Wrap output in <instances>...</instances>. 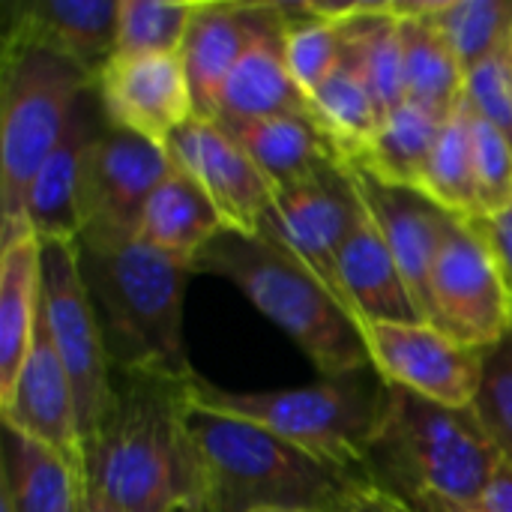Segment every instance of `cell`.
<instances>
[{"mask_svg": "<svg viewBox=\"0 0 512 512\" xmlns=\"http://www.w3.org/2000/svg\"><path fill=\"white\" fill-rule=\"evenodd\" d=\"M195 375L111 369L108 405L84 444L87 492L117 512H204V468L186 423Z\"/></svg>", "mask_w": 512, "mask_h": 512, "instance_id": "obj_1", "label": "cell"}, {"mask_svg": "<svg viewBox=\"0 0 512 512\" xmlns=\"http://www.w3.org/2000/svg\"><path fill=\"white\" fill-rule=\"evenodd\" d=\"M108 366L192 375L183 348V297L192 261L147 243H75Z\"/></svg>", "mask_w": 512, "mask_h": 512, "instance_id": "obj_2", "label": "cell"}, {"mask_svg": "<svg viewBox=\"0 0 512 512\" xmlns=\"http://www.w3.org/2000/svg\"><path fill=\"white\" fill-rule=\"evenodd\" d=\"M186 423L204 468V512H339L360 489L372 486L363 474L324 465L255 423L195 402Z\"/></svg>", "mask_w": 512, "mask_h": 512, "instance_id": "obj_3", "label": "cell"}, {"mask_svg": "<svg viewBox=\"0 0 512 512\" xmlns=\"http://www.w3.org/2000/svg\"><path fill=\"white\" fill-rule=\"evenodd\" d=\"M192 270L234 282L258 312L300 345L321 378L372 366L354 315L303 261L270 237L225 228L192 258Z\"/></svg>", "mask_w": 512, "mask_h": 512, "instance_id": "obj_4", "label": "cell"}, {"mask_svg": "<svg viewBox=\"0 0 512 512\" xmlns=\"http://www.w3.org/2000/svg\"><path fill=\"white\" fill-rule=\"evenodd\" d=\"M501 462L474 408H447L390 384L384 420L366 453V477L393 498L438 492L480 504Z\"/></svg>", "mask_w": 512, "mask_h": 512, "instance_id": "obj_5", "label": "cell"}, {"mask_svg": "<svg viewBox=\"0 0 512 512\" xmlns=\"http://www.w3.org/2000/svg\"><path fill=\"white\" fill-rule=\"evenodd\" d=\"M192 402L255 423L324 465L366 477V453L384 420L390 384L375 366L264 393H231L195 375Z\"/></svg>", "mask_w": 512, "mask_h": 512, "instance_id": "obj_6", "label": "cell"}, {"mask_svg": "<svg viewBox=\"0 0 512 512\" xmlns=\"http://www.w3.org/2000/svg\"><path fill=\"white\" fill-rule=\"evenodd\" d=\"M96 81L75 63L27 45H0V216L21 225L27 192L57 147L78 99Z\"/></svg>", "mask_w": 512, "mask_h": 512, "instance_id": "obj_7", "label": "cell"}, {"mask_svg": "<svg viewBox=\"0 0 512 512\" xmlns=\"http://www.w3.org/2000/svg\"><path fill=\"white\" fill-rule=\"evenodd\" d=\"M429 324L450 339L489 351L512 330L507 276L471 219H453L432 270Z\"/></svg>", "mask_w": 512, "mask_h": 512, "instance_id": "obj_8", "label": "cell"}, {"mask_svg": "<svg viewBox=\"0 0 512 512\" xmlns=\"http://www.w3.org/2000/svg\"><path fill=\"white\" fill-rule=\"evenodd\" d=\"M42 243V240H39ZM42 315L54 348L66 366L75 390L81 444L93 435L111 393V366L102 342L96 312L87 297V285L78 267L75 243L45 240L42 243Z\"/></svg>", "mask_w": 512, "mask_h": 512, "instance_id": "obj_9", "label": "cell"}, {"mask_svg": "<svg viewBox=\"0 0 512 512\" xmlns=\"http://www.w3.org/2000/svg\"><path fill=\"white\" fill-rule=\"evenodd\" d=\"M168 171L165 147L105 120L84 159L81 237L75 243L135 240L144 204Z\"/></svg>", "mask_w": 512, "mask_h": 512, "instance_id": "obj_10", "label": "cell"}, {"mask_svg": "<svg viewBox=\"0 0 512 512\" xmlns=\"http://www.w3.org/2000/svg\"><path fill=\"white\" fill-rule=\"evenodd\" d=\"M363 213L366 204L357 192L354 174L348 162H339L291 189L276 192L270 210L261 219L258 234L285 246L342 303L339 255Z\"/></svg>", "mask_w": 512, "mask_h": 512, "instance_id": "obj_11", "label": "cell"}, {"mask_svg": "<svg viewBox=\"0 0 512 512\" xmlns=\"http://www.w3.org/2000/svg\"><path fill=\"white\" fill-rule=\"evenodd\" d=\"M363 339L378 375L402 390L447 408H474L486 351L468 348L438 327L420 324H363Z\"/></svg>", "mask_w": 512, "mask_h": 512, "instance_id": "obj_12", "label": "cell"}, {"mask_svg": "<svg viewBox=\"0 0 512 512\" xmlns=\"http://www.w3.org/2000/svg\"><path fill=\"white\" fill-rule=\"evenodd\" d=\"M165 153L174 168L189 174L207 192L225 228L258 234L276 189L216 120L195 114L168 138Z\"/></svg>", "mask_w": 512, "mask_h": 512, "instance_id": "obj_13", "label": "cell"}, {"mask_svg": "<svg viewBox=\"0 0 512 512\" xmlns=\"http://www.w3.org/2000/svg\"><path fill=\"white\" fill-rule=\"evenodd\" d=\"M105 120L159 147L195 117V102L180 54L111 57L96 78Z\"/></svg>", "mask_w": 512, "mask_h": 512, "instance_id": "obj_14", "label": "cell"}, {"mask_svg": "<svg viewBox=\"0 0 512 512\" xmlns=\"http://www.w3.org/2000/svg\"><path fill=\"white\" fill-rule=\"evenodd\" d=\"M0 414H3V426L18 429L21 435L45 444L48 450L60 453L66 462L84 471V444H81L75 390L48 333L42 315V294H39V315H36L30 351L9 393L0 396Z\"/></svg>", "mask_w": 512, "mask_h": 512, "instance_id": "obj_15", "label": "cell"}, {"mask_svg": "<svg viewBox=\"0 0 512 512\" xmlns=\"http://www.w3.org/2000/svg\"><path fill=\"white\" fill-rule=\"evenodd\" d=\"M357 192L372 216V222L378 225V231L384 234L402 276L405 285L423 315V321L429 324L432 315V270L438 264V255L444 249L447 231L453 225V213H447L441 204H435L426 192L411 189V186H396V183H384L375 174L351 165Z\"/></svg>", "mask_w": 512, "mask_h": 512, "instance_id": "obj_16", "label": "cell"}, {"mask_svg": "<svg viewBox=\"0 0 512 512\" xmlns=\"http://www.w3.org/2000/svg\"><path fill=\"white\" fill-rule=\"evenodd\" d=\"M120 0H9L3 42L51 51L93 81L117 45Z\"/></svg>", "mask_w": 512, "mask_h": 512, "instance_id": "obj_17", "label": "cell"}, {"mask_svg": "<svg viewBox=\"0 0 512 512\" xmlns=\"http://www.w3.org/2000/svg\"><path fill=\"white\" fill-rule=\"evenodd\" d=\"M264 117H315L309 93L297 84L288 54H285V12L282 3L273 6L270 21L255 33L243 57L228 72L219 105L216 123H243V120H264Z\"/></svg>", "mask_w": 512, "mask_h": 512, "instance_id": "obj_18", "label": "cell"}, {"mask_svg": "<svg viewBox=\"0 0 512 512\" xmlns=\"http://www.w3.org/2000/svg\"><path fill=\"white\" fill-rule=\"evenodd\" d=\"M105 123V111L96 96V84L78 99L66 132L60 135L51 156L42 162L30 192L24 219L33 234L45 240L75 243L81 237V177L84 159Z\"/></svg>", "mask_w": 512, "mask_h": 512, "instance_id": "obj_19", "label": "cell"}, {"mask_svg": "<svg viewBox=\"0 0 512 512\" xmlns=\"http://www.w3.org/2000/svg\"><path fill=\"white\" fill-rule=\"evenodd\" d=\"M276 3L198 0L180 45V60L189 78L195 114L213 120L222 84L243 57L255 33L270 21Z\"/></svg>", "mask_w": 512, "mask_h": 512, "instance_id": "obj_20", "label": "cell"}, {"mask_svg": "<svg viewBox=\"0 0 512 512\" xmlns=\"http://www.w3.org/2000/svg\"><path fill=\"white\" fill-rule=\"evenodd\" d=\"M339 294L357 324H420L423 315L405 276L372 222L369 210L354 225L339 255Z\"/></svg>", "mask_w": 512, "mask_h": 512, "instance_id": "obj_21", "label": "cell"}, {"mask_svg": "<svg viewBox=\"0 0 512 512\" xmlns=\"http://www.w3.org/2000/svg\"><path fill=\"white\" fill-rule=\"evenodd\" d=\"M222 129L246 150L276 192L291 189L330 165L348 162L333 135L312 117H264L228 123Z\"/></svg>", "mask_w": 512, "mask_h": 512, "instance_id": "obj_22", "label": "cell"}, {"mask_svg": "<svg viewBox=\"0 0 512 512\" xmlns=\"http://www.w3.org/2000/svg\"><path fill=\"white\" fill-rule=\"evenodd\" d=\"M0 396L9 393L36 330L42 243L27 222L0 228Z\"/></svg>", "mask_w": 512, "mask_h": 512, "instance_id": "obj_23", "label": "cell"}, {"mask_svg": "<svg viewBox=\"0 0 512 512\" xmlns=\"http://www.w3.org/2000/svg\"><path fill=\"white\" fill-rule=\"evenodd\" d=\"M0 501L12 512H84V471L18 429L3 426Z\"/></svg>", "mask_w": 512, "mask_h": 512, "instance_id": "obj_24", "label": "cell"}, {"mask_svg": "<svg viewBox=\"0 0 512 512\" xmlns=\"http://www.w3.org/2000/svg\"><path fill=\"white\" fill-rule=\"evenodd\" d=\"M219 231H225V222L216 204L189 174L171 165L168 177L147 198L135 237L153 249L192 261Z\"/></svg>", "mask_w": 512, "mask_h": 512, "instance_id": "obj_25", "label": "cell"}, {"mask_svg": "<svg viewBox=\"0 0 512 512\" xmlns=\"http://www.w3.org/2000/svg\"><path fill=\"white\" fill-rule=\"evenodd\" d=\"M444 123L447 117L417 102H405L402 108H396L381 120L372 141L348 162L375 174L384 183L420 189Z\"/></svg>", "mask_w": 512, "mask_h": 512, "instance_id": "obj_26", "label": "cell"}, {"mask_svg": "<svg viewBox=\"0 0 512 512\" xmlns=\"http://www.w3.org/2000/svg\"><path fill=\"white\" fill-rule=\"evenodd\" d=\"M399 18H426L465 69L489 60L512 33V0H393Z\"/></svg>", "mask_w": 512, "mask_h": 512, "instance_id": "obj_27", "label": "cell"}, {"mask_svg": "<svg viewBox=\"0 0 512 512\" xmlns=\"http://www.w3.org/2000/svg\"><path fill=\"white\" fill-rule=\"evenodd\" d=\"M405 93L441 117H450L465 99V69L447 39L426 18H402Z\"/></svg>", "mask_w": 512, "mask_h": 512, "instance_id": "obj_28", "label": "cell"}, {"mask_svg": "<svg viewBox=\"0 0 512 512\" xmlns=\"http://www.w3.org/2000/svg\"><path fill=\"white\" fill-rule=\"evenodd\" d=\"M420 192H426L435 204H441L447 213L459 219H480L474 144H471V108L465 99L441 129Z\"/></svg>", "mask_w": 512, "mask_h": 512, "instance_id": "obj_29", "label": "cell"}, {"mask_svg": "<svg viewBox=\"0 0 512 512\" xmlns=\"http://www.w3.org/2000/svg\"><path fill=\"white\" fill-rule=\"evenodd\" d=\"M312 108L318 123L342 147L345 159L357 156L381 126L375 99L348 54L336 66V72L312 93Z\"/></svg>", "mask_w": 512, "mask_h": 512, "instance_id": "obj_30", "label": "cell"}, {"mask_svg": "<svg viewBox=\"0 0 512 512\" xmlns=\"http://www.w3.org/2000/svg\"><path fill=\"white\" fill-rule=\"evenodd\" d=\"M285 12V54L297 84L312 93L336 72L348 54V21L318 18L309 3H282Z\"/></svg>", "mask_w": 512, "mask_h": 512, "instance_id": "obj_31", "label": "cell"}, {"mask_svg": "<svg viewBox=\"0 0 512 512\" xmlns=\"http://www.w3.org/2000/svg\"><path fill=\"white\" fill-rule=\"evenodd\" d=\"M198 0H120L114 57L180 54Z\"/></svg>", "mask_w": 512, "mask_h": 512, "instance_id": "obj_32", "label": "cell"}, {"mask_svg": "<svg viewBox=\"0 0 512 512\" xmlns=\"http://www.w3.org/2000/svg\"><path fill=\"white\" fill-rule=\"evenodd\" d=\"M471 108V105H468ZM474 174L480 195V219L498 216L512 204V144L489 120L471 111Z\"/></svg>", "mask_w": 512, "mask_h": 512, "instance_id": "obj_33", "label": "cell"}, {"mask_svg": "<svg viewBox=\"0 0 512 512\" xmlns=\"http://www.w3.org/2000/svg\"><path fill=\"white\" fill-rule=\"evenodd\" d=\"M474 414L480 417L501 456L512 462V330L495 348L486 351Z\"/></svg>", "mask_w": 512, "mask_h": 512, "instance_id": "obj_34", "label": "cell"}, {"mask_svg": "<svg viewBox=\"0 0 512 512\" xmlns=\"http://www.w3.org/2000/svg\"><path fill=\"white\" fill-rule=\"evenodd\" d=\"M465 102L512 144V48L510 39L465 78Z\"/></svg>", "mask_w": 512, "mask_h": 512, "instance_id": "obj_35", "label": "cell"}, {"mask_svg": "<svg viewBox=\"0 0 512 512\" xmlns=\"http://www.w3.org/2000/svg\"><path fill=\"white\" fill-rule=\"evenodd\" d=\"M471 222L480 228V234L492 246V252H495V258H498V264H501V270L507 276V285H510L512 291V204L504 213H498V216L471 219Z\"/></svg>", "mask_w": 512, "mask_h": 512, "instance_id": "obj_36", "label": "cell"}, {"mask_svg": "<svg viewBox=\"0 0 512 512\" xmlns=\"http://www.w3.org/2000/svg\"><path fill=\"white\" fill-rule=\"evenodd\" d=\"M480 507L486 512H512V462L504 459L495 471V477L489 480Z\"/></svg>", "mask_w": 512, "mask_h": 512, "instance_id": "obj_37", "label": "cell"}, {"mask_svg": "<svg viewBox=\"0 0 512 512\" xmlns=\"http://www.w3.org/2000/svg\"><path fill=\"white\" fill-rule=\"evenodd\" d=\"M399 501L411 512H486L480 504H465V501H456V498H447L438 492H414Z\"/></svg>", "mask_w": 512, "mask_h": 512, "instance_id": "obj_38", "label": "cell"}, {"mask_svg": "<svg viewBox=\"0 0 512 512\" xmlns=\"http://www.w3.org/2000/svg\"><path fill=\"white\" fill-rule=\"evenodd\" d=\"M339 512H411L399 498H393V495H387V492H381V489H375V486H366V489H360L345 507Z\"/></svg>", "mask_w": 512, "mask_h": 512, "instance_id": "obj_39", "label": "cell"}, {"mask_svg": "<svg viewBox=\"0 0 512 512\" xmlns=\"http://www.w3.org/2000/svg\"><path fill=\"white\" fill-rule=\"evenodd\" d=\"M84 512H117L114 507H108L99 495H93V492H87L84 489Z\"/></svg>", "mask_w": 512, "mask_h": 512, "instance_id": "obj_40", "label": "cell"}, {"mask_svg": "<svg viewBox=\"0 0 512 512\" xmlns=\"http://www.w3.org/2000/svg\"><path fill=\"white\" fill-rule=\"evenodd\" d=\"M258 512H309V510H258Z\"/></svg>", "mask_w": 512, "mask_h": 512, "instance_id": "obj_41", "label": "cell"}, {"mask_svg": "<svg viewBox=\"0 0 512 512\" xmlns=\"http://www.w3.org/2000/svg\"><path fill=\"white\" fill-rule=\"evenodd\" d=\"M171 512H189V510H171Z\"/></svg>", "mask_w": 512, "mask_h": 512, "instance_id": "obj_42", "label": "cell"}, {"mask_svg": "<svg viewBox=\"0 0 512 512\" xmlns=\"http://www.w3.org/2000/svg\"><path fill=\"white\" fill-rule=\"evenodd\" d=\"M510 48H512V33H510Z\"/></svg>", "mask_w": 512, "mask_h": 512, "instance_id": "obj_43", "label": "cell"}]
</instances>
